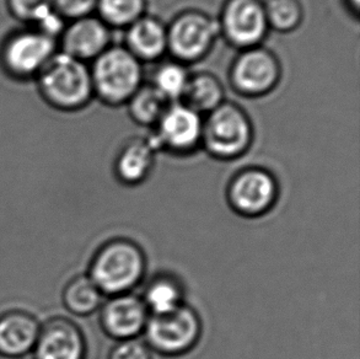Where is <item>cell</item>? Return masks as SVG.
<instances>
[{"instance_id": "6da1fadb", "label": "cell", "mask_w": 360, "mask_h": 359, "mask_svg": "<svg viewBox=\"0 0 360 359\" xmlns=\"http://www.w3.org/2000/svg\"><path fill=\"white\" fill-rule=\"evenodd\" d=\"M34 82L42 101L56 111H82L95 100L90 65L59 51Z\"/></svg>"}, {"instance_id": "7a4b0ae2", "label": "cell", "mask_w": 360, "mask_h": 359, "mask_svg": "<svg viewBox=\"0 0 360 359\" xmlns=\"http://www.w3.org/2000/svg\"><path fill=\"white\" fill-rule=\"evenodd\" d=\"M89 65L94 97L105 106H126L136 90L146 83L144 64L122 44H113Z\"/></svg>"}, {"instance_id": "3957f363", "label": "cell", "mask_w": 360, "mask_h": 359, "mask_svg": "<svg viewBox=\"0 0 360 359\" xmlns=\"http://www.w3.org/2000/svg\"><path fill=\"white\" fill-rule=\"evenodd\" d=\"M255 139V127L248 111L225 100L203 117L200 146L218 160H234L245 156Z\"/></svg>"}, {"instance_id": "277c9868", "label": "cell", "mask_w": 360, "mask_h": 359, "mask_svg": "<svg viewBox=\"0 0 360 359\" xmlns=\"http://www.w3.org/2000/svg\"><path fill=\"white\" fill-rule=\"evenodd\" d=\"M146 272V256L136 243L116 239L103 245L90 263L88 276L103 294L118 296L133 289Z\"/></svg>"}, {"instance_id": "5b68a950", "label": "cell", "mask_w": 360, "mask_h": 359, "mask_svg": "<svg viewBox=\"0 0 360 359\" xmlns=\"http://www.w3.org/2000/svg\"><path fill=\"white\" fill-rule=\"evenodd\" d=\"M58 52V42L39 30L22 26L0 41V69L11 80L34 82Z\"/></svg>"}, {"instance_id": "8992f818", "label": "cell", "mask_w": 360, "mask_h": 359, "mask_svg": "<svg viewBox=\"0 0 360 359\" xmlns=\"http://www.w3.org/2000/svg\"><path fill=\"white\" fill-rule=\"evenodd\" d=\"M166 27L167 54L186 67L203 61L220 37L217 19L200 9L182 10Z\"/></svg>"}, {"instance_id": "52a82bcc", "label": "cell", "mask_w": 360, "mask_h": 359, "mask_svg": "<svg viewBox=\"0 0 360 359\" xmlns=\"http://www.w3.org/2000/svg\"><path fill=\"white\" fill-rule=\"evenodd\" d=\"M282 78L283 65L277 54L263 44L239 51L228 70L230 88L246 99L267 96Z\"/></svg>"}, {"instance_id": "ba28073f", "label": "cell", "mask_w": 360, "mask_h": 359, "mask_svg": "<svg viewBox=\"0 0 360 359\" xmlns=\"http://www.w3.org/2000/svg\"><path fill=\"white\" fill-rule=\"evenodd\" d=\"M200 331L197 313L185 304L166 314L149 315L144 329L149 348L166 355H184L192 350Z\"/></svg>"}, {"instance_id": "9c48e42d", "label": "cell", "mask_w": 360, "mask_h": 359, "mask_svg": "<svg viewBox=\"0 0 360 359\" xmlns=\"http://www.w3.org/2000/svg\"><path fill=\"white\" fill-rule=\"evenodd\" d=\"M217 23L220 37L238 51L262 46L271 31L263 0H224Z\"/></svg>"}, {"instance_id": "30bf717a", "label": "cell", "mask_w": 360, "mask_h": 359, "mask_svg": "<svg viewBox=\"0 0 360 359\" xmlns=\"http://www.w3.org/2000/svg\"><path fill=\"white\" fill-rule=\"evenodd\" d=\"M203 117L182 102H172L149 136L156 151L190 156L200 148Z\"/></svg>"}, {"instance_id": "8fae6325", "label": "cell", "mask_w": 360, "mask_h": 359, "mask_svg": "<svg viewBox=\"0 0 360 359\" xmlns=\"http://www.w3.org/2000/svg\"><path fill=\"white\" fill-rule=\"evenodd\" d=\"M278 196L274 176L262 168H246L230 181L228 199L231 208L243 217L255 218L267 213Z\"/></svg>"}, {"instance_id": "7c38bea8", "label": "cell", "mask_w": 360, "mask_h": 359, "mask_svg": "<svg viewBox=\"0 0 360 359\" xmlns=\"http://www.w3.org/2000/svg\"><path fill=\"white\" fill-rule=\"evenodd\" d=\"M112 32L96 14L72 20L59 36L58 51L90 64L112 46Z\"/></svg>"}, {"instance_id": "4fadbf2b", "label": "cell", "mask_w": 360, "mask_h": 359, "mask_svg": "<svg viewBox=\"0 0 360 359\" xmlns=\"http://www.w3.org/2000/svg\"><path fill=\"white\" fill-rule=\"evenodd\" d=\"M32 352L34 359H85L86 342L73 321L53 317L41 325Z\"/></svg>"}, {"instance_id": "5bb4252c", "label": "cell", "mask_w": 360, "mask_h": 359, "mask_svg": "<svg viewBox=\"0 0 360 359\" xmlns=\"http://www.w3.org/2000/svg\"><path fill=\"white\" fill-rule=\"evenodd\" d=\"M148 319L149 311L143 299L129 293L112 296L100 315L103 331L118 341L136 339L146 329Z\"/></svg>"}, {"instance_id": "9a60e30c", "label": "cell", "mask_w": 360, "mask_h": 359, "mask_svg": "<svg viewBox=\"0 0 360 359\" xmlns=\"http://www.w3.org/2000/svg\"><path fill=\"white\" fill-rule=\"evenodd\" d=\"M122 46L141 64L160 62L167 54V27L165 23L146 13L124 29Z\"/></svg>"}, {"instance_id": "2e32d148", "label": "cell", "mask_w": 360, "mask_h": 359, "mask_svg": "<svg viewBox=\"0 0 360 359\" xmlns=\"http://www.w3.org/2000/svg\"><path fill=\"white\" fill-rule=\"evenodd\" d=\"M41 324L32 314L10 310L0 315V355L21 358L32 352L39 339Z\"/></svg>"}, {"instance_id": "e0dca14e", "label": "cell", "mask_w": 360, "mask_h": 359, "mask_svg": "<svg viewBox=\"0 0 360 359\" xmlns=\"http://www.w3.org/2000/svg\"><path fill=\"white\" fill-rule=\"evenodd\" d=\"M156 149L149 137H131L122 144L113 169L122 184H141L155 163Z\"/></svg>"}, {"instance_id": "ac0fdd59", "label": "cell", "mask_w": 360, "mask_h": 359, "mask_svg": "<svg viewBox=\"0 0 360 359\" xmlns=\"http://www.w3.org/2000/svg\"><path fill=\"white\" fill-rule=\"evenodd\" d=\"M225 101L224 85L214 73L200 70L190 74L179 102L205 117Z\"/></svg>"}, {"instance_id": "d6986e66", "label": "cell", "mask_w": 360, "mask_h": 359, "mask_svg": "<svg viewBox=\"0 0 360 359\" xmlns=\"http://www.w3.org/2000/svg\"><path fill=\"white\" fill-rule=\"evenodd\" d=\"M170 103L150 83H144L127 102L126 106L131 121L138 126L151 130L160 121Z\"/></svg>"}, {"instance_id": "ffe728a7", "label": "cell", "mask_w": 360, "mask_h": 359, "mask_svg": "<svg viewBox=\"0 0 360 359\" xmlns=\"http://www.w3.org/2000/svg\"><path fill=\"white\" fill-rule=\"evenodd\" d=\"M101 303L103 291L89 276L75 277L64 288V306L74 315H90L98 310Z\"/></svg>"}, {"instance_id": "44dd1931", "label": "cell", "mask_w": 360, "mask_h": 359, "mask_svg": "<svg viewBox=\"0 0 360 359\" xmlns=\"http://www.w3.org/2000/svg\"><path fill=\"white\" fill-rule=\"evenodd\" d=\"M146 0H98L95 14L111 30H124L146 14Z\"/></svg>"}, {"instance_id": "7402d4cb", "label": "cell", "mask_w": 360, "mask_h": 359, "mask_svg": "<svg viewBox=\"0 0 360 359\" xmlns=\"http://www.w3.org/2000/svg\"><path fill=\"white\" fill-rule=\"evenodd\" d=\"M184 291L179 282L171 277H159L153 279L146 288L144 304L151 315H161L175 310L182 306Z\"/></svg>"}, {"instance_id": "603a6c76", "label": "cell", "mask_w": 360, "mask_h": 359, "mask_svg": "<svg viewBox=\"0 0 360 359\" xmlns=\"http://www.w3.org/2000/svg\"><path fill=\"white\" fill-rule=\"evenodd\" d=\"M269 30L278 34L297 31L305 18L302 0H263Z\"/></svg>"}, {"instance_id": "cb8c5ba5", "label": "cell", "mask_w": 360, "mask_h": 359, "mask_svg": "<svg viewBox=\"0 0 360 359\" xmlns=\"http://www.w3.org/2000/svg\"><path fill=\"white\" fill-rule=\"evenodd\" d=\"M188 68L174 59L158 64L149 83L165 97L167 101L179 102L184 95L190 78Z\"/></svg>"}, {"instance_id": "d4e9b609", "label": "cell", "mask_w": 360, "mask_h": 359, "mask_svg": "<svg viewBox=\"0 0 360 359\" xmlns=\"http://www.w3.org/2000/svg\"><path fill=\"white\" fill-rule=\"evenodd\" d=\"M5 6L13 19L30 27L36 26L53 10L51 0H5Z\"/></svg>"}, {"instance_id": "484cf974", "label": "cell", "mask_w": 360, "mask_h": 359, "mask_svg": "<svg viewBox=\"0 0 360 359\" xmlns=\"http://www.w3.org/2000/svg\"><path fill=\"white\" fill-rule=\"evenodd\" d=\"M98 0H51L53 9L65 21L95 14Z\"/></svg>"}, {"instance_id": "4316f807", "label": "cell", "mask_w": 360, "mask_h": 359, "mask_svg": "<svg viewBox=\"0 0 360 359\" xmlns=\"http://www.w3.org/2000/svg\"><path fill=\"white\" fill-rule=\"evenodd\" d=\"M110 359H151L150 348L136 337L118 341L110 353Z\"/></svg>"}, {"instance_id": "83f0119b", "label": "cell", "mask_w": 360, "mask_h": 359, "mask_svg": "<svg viewBox=\"0 0 360 359\" xmlns=\"http://www.w3.org/2000/svg\"><path fill=\"white\" fill-rule=\"evenodd\" d=\"M343 4L346 6L347 11L354 16L356 19L359 18L360 13V0H342Z\"/></svg>"}]
</instances>
